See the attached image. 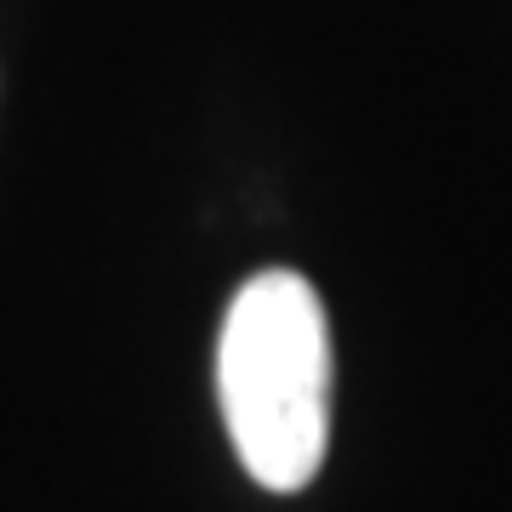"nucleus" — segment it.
Returning <instances> with one entry per match:
<instances>
[{"label": "nucleus", "mask_w": 512, "mask_h": 512, "mask_svg": "<svg viewBox=\"0 0 512 512\" xmlns=\"http://www.w3.org/2000/svg\"><path fill=\"white\" fill-rule=\"evenodd\" d=\"M217 399L245 473L274 495L308 490L330 444V325L302 274L239 285L217 336Z\"/></svg>", "instance_id": "obj_1"}]
</instances>
